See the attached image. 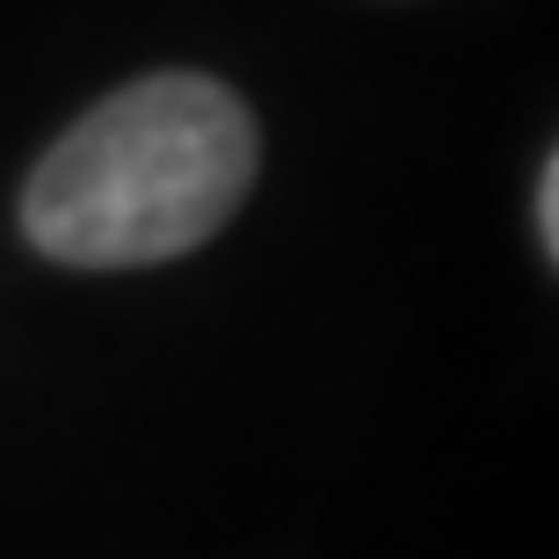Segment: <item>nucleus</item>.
Here are the masks:
<instances>
[{"label":"nucleus","mask_w":559,"mask_h":559,"mask_svg":"<svg viewBox=\"0 0 559 559\" xmlns=\"http://www.w3.org/2000/svg\"><path fill=\"white\" fill-rule=\"evenodd\" d=\"M254 182V117L204 73H153L95 103L22 189L29 248L66 270H145L204 248Z\"/></svg>","instance_id":"1"},{"label":"nucleus","mask_w":559,"mask_h":559,"mask_svg":"<svg viewBox=\"0 0 559 559\" xmlns=\"http://www.w3.org/2000/svg\"><path fill=\"white\" fill-rule=\"evenodd\" d=\"M552 211H559V160H545V189H538V233H545V248L559 240V218H552Z\"/></svg>","instance_id":"2"}]
</instances>
